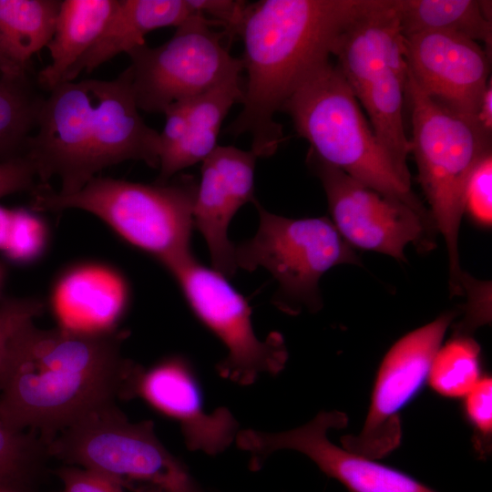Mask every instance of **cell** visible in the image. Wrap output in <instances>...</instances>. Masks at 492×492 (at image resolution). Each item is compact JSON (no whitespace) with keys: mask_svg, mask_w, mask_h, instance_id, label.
Instances as JSON below:
<instances>
[{"mask_svg":"<svg viewBox=\"0 0 492 492\" xmlns=\"http://www.w3.org/2000/svg\"><path fill=\"white\" fill-rule=\"evenodd\" d=\"M127 336L25 323L0 353V416L49 444L86 415L135 398L142 366L123 356Z\"/></svg>","mask_w":492,"mask_h":492,"instance_id":"cell-1","label":"cell"},{"mask_svg":"<svg viewBox=\"0 0 492 492\" xmlns=\"http://www.w3.org/2000/svg\"><path fill=\"white\" fill-rule=\"evenodd\" d=\"M370 0H261L248 4L240 32L247 72L242 109L227 132L251 137L257 158L284 140L274 119L310 77L327 65L348 24Z\"/></svg>","mask_w":492,"mask_h":492,"instance_id":"cell-2","label":"cell"},{"mask_svg":"<svg viewBox=\"0 0 492 492\" xmlns=\"http://www.w3.org/2000/svg\"><path fill=\"white\" fill-rule=\"evenodd\" d=\"M159 133L139 114L128 67L112 80L67 81L50 90L26 157L39 184L56 177V191L71 195L127 160L159 169Z\"/></svg>","mask_w":492,"mask_h":492,"instance_id":"cell-3","label":"cell"},{"mask_svg":"<svg viewBox=\"0 0 492 492\" xmlns=\"http://www.w3.org/2000/svg\"><path fill=\"white\" fill-rule=\"evenodd\" d=\"M297 134L310 153L377 192L399 200L424 215L411 179L395 165L378 141L359 101L335 65L310 77L284 103Z\"/></svg>","mask_w":492,"mask_h":492,"instance_id":"cell-4","label":"cell"},{"mask_svg":"<svg viewBox=\"0 0 492 492\" xmlns=\"http://www.w3.org/2000/svg\"><path fill=\"white\" fill-rule=\"evenodd\" d=\"M197 185L190 175L151 184L97 176L79 191L61 195L48 184H38L32 191L31 210L89 212L164 267L192 253Z\"/></svg>","mask_w":492,"mask_h":492,"instance_id":"cell-5","label":"cell"},{"mask_svg":"<svg viewBox=\"0 0 492 492\" xmlns=\"http://www.w3.org/2000/svg\"><path fill=\"white\" fill-rule=\"evenodd\" d=\"M405 97L411 108L412 138L418 179L430 204L434 225L449 257V290L463 294L466 276L458 256V232L466 183L477 163L491 153V138L469 119L425 95L408 75Z\"/></svg>","mask_w":492,"mask_h":492,"instance_id":"cell-6","label":"cell"},{"mask_svg":"<svg viewBox=\"0 0 492 492\" xmlns=\"http://www.w3.org/2000/svg\"><path fill=\"white\" fill-rule=\"evenodd\" d=\"M48 449L132 492H207L160 442L151 420L131 422L116 404L62 430Z\"/></svg>","mask_w":492,"mask_h":492,"instance_id":"cell-7","label":"cell"},{"mask_svg":"<svg viewBox=\"0 0 492 492\" xmlns=\"http://www.w3.org/2000/svg\"><path fill=\"white\" fill-rule=\"evenodd\" d=\"M253 203L259 227L252 238L234 245L237 268L266 269L278 282L273 302L282 311L301 306L317 311L321 277L336 265L359 263L352 246L325 217L289 219L268 211L257 200Z\"/></svg>","mask_w":492,"mask_h":492,"instance_id":"cell-8","label":"cell"},{"mask_svg":"<svg viewBox=\"0 0 492 492\" xmlns=\"http://www.w3.org/2000/svg\"><path fill=\"white\" fill-rule=\"evenodd\" d=\"M200 13L176 27L158 46L139 45L130 58L132 88L139 110L163 113L171 104L196 97L223 81L241 76V58L223 44V32Z\"/></svg>","mask_w":492,"mask_h":492,"instance_id":"cell-9","label":"cell"},{"mask_svg":"<svg viewBox=\"0 0 492 492\" xmlns=\"http://www.w3.org/2000/svg\"><path fill=\"white\" fill-rule=\"evenodd\" d=\"M164 268L197 319L225 347V356L216 364L220 377L246 386L283 369L288 354L282 336L272 333L261 340L256 335L248 302L225 276L200 264L192 253Z\"/></svg>","mask_w":492,"mask_h":492,"instance_id":"cell-10","label":"cell"},{"mask_svg":"<svg viewBox=\"0 0 492 492\" xmlns=\"http://www.w3.org/2000/svg\"><path fill=\"white\" fill-rule=\"evenodd\" d=\"M347 423L343 412L322 411L306 424L286 431L241 429L235 443L249 453L251 471L260 470L273 453L289 449L306 456L350 492H437L405 472L330 441L328 432Z\"/></svg>","mask_w":492,"mask_h":492,"instance_id":"cell-11","label":"cell"},{"mask_svg":"<svg viewBox=\"0 0 492 492\" xmlns=\"http://www.w3.org/2000/svg\"><path fill=\"white\" fill-rule=\"evenodd\" d=\"M308 163L320 179L332 222L352 246L405 261L408 243L431 247V217L384 196L309 152Z\"/></svg>","mask_w":492,"mask_h":492,"instance_id":"cell-12","label":"cell"},{"mask_svg":"<svg viewBox=\"0 0 492 492\" xmlns=\"http://www.w3.org/2000/svg\"><path fill=\"white\" fill-rule=\"evenodd\" d=\"M455 312L443 313L396 341L384 355L362 430L342 438L344 448L377 459L401 440L400 411L421 391Z\"/></svg>","mask_w":492,"mask_h":492,"instance_id":"cell-13","label":"cell"},{"mask_svg":"<svg viewBox=\"0 0 492 492\" xmlns=\"http://www.w3.org/2000/svg\"><path fill=\"white\" fill-rule=\"evenodd\" d=\"M405 56L408 75L425 95L474 123L491 80L485 48L461 35L429 31L405 36Z\"/></svg>","mask_w":492,"mask_h":492,"instance_id":"cell-14","label":"cell"},{"mask_svg":"<svg viewBox=\"0 0 492 492\" xmlns=\"http://www.w3.org/2000/svg\"><path fill=\"white\" fill-rule=\"evenodd\" d=\"M136 397L176 422L190 451L209 456L223 453L240 431L239 422L227 407L206 410L198 373L180 354L166 356L149 368L142 367Z\"/></svg>","mask_w":492,"mask_h":492,"instance_id":"cell-15","label":"cell"},{"mask_svg":"<svg viewBox=\"0 0 492 492\" xmlns=\"http://www.w3.org/2000/svg\"><path fill=\"white\" fill-rule=\"evenodd\" d=\"M257 157L251 150L217 146L201 162L193 206V223L206 241L212 268L226 278L237 271L228 227L236 212L254 197Z\"/></svg>","mask_w":492,"mask_h":492,"instance_id":"cell-16","label":"cell"},{"mask_svg":"<svg viewBox=\"0 0 492 492\" xmlns=\"http://www.w3.org/2000/svg\"><path fill=\"white\" fill-rule=\"evenodd\" d=\"M48 305L57 327L81 333L118 330L130 302L126 277L97 261H78L55 278Z\"/></svg>","mask_w":492,"mask_h":492,"instance_id":"cell-17","label":"cell"},{"mask_svg":"<svg viewBox=\"0 0 492 492\" xmlns=\"http://www.w3.org/2000/svg\"><path fill=\"white\" fill-rule=\"evenodd\" d=\"M243 95L244 85L238 76L169 106L159 133L156 181L167 182L178 172L202 162L217 148L222 121L234 104L242 102Z\"/></svg>","mask_w":492,"mask_h":492,"instance_id":"cell-18","label":"cell"},{"mask_svg":"<svg viewBox=\"0 0 492 492\" xmlns=\"http://www.w3.org/2000/svg\"><path fill=\"white\" fill-rule=\"evenodd\" d=\"M333 56L354 96L387 69L406 71L396 0H370L341 34Z\"/></svg>","mask_w":492,"mask_h":492,"instance_id":"cell-19","label":"cell"},{"mask_svg":"<svg viewBox=\"0 0 492 492\" xmlns=\"http://www.w3.org/2000/svg\"><path fill=\"white\" fill-rule=\"evenodd\" d=\"M198 14L189 0H118L104 29L91 47L67 72L62 83L90 73L120 53L145 44L150 31L179 26Z\"/></svg>","mask_w":492,"mask_h":492,"instance_id":"cell-20","label":"cell"},{"mask_svg":"<svg viewBox=\"0 0 492 492\" xmlns=\"http://www.w3.org/2000/svg\"><path fill=\"white\" fill-rule=\"evenodd\" d=\"M61 1L0 0V77L27 81L31 57L51 40Z\"/></svg>","mask_w":492,"mask_h":492,"instance_id":"cell-21","label":"cell"},{"mask_svg":"<svg viewBox=\"0 0 492 492\" xmlns=\"http://www.w3.org/2000/svg\"><path fill=\"white\" fill-rule=\"evenodd\" d=\"M118 0L61 1L53 36L46 47L51 62L39 71V87L52 90L96 42Z\"/></svg>","mask_w":492,"mask_h":492,"instance_id":"cell-22","label":"cell"},{"mask_svg":"<svg viewBox=\"0 0 492 492\" xmlns=\"http://www.w3.org/2000/svg\"><path fill=\"white\" fill-rule=\"evenodd\" d=\"M407 70L390 68L374 77L355 95L364 108L381 146L397 169L410 177L407 157L411 143L403 118Z\"/></svg>","mask_w":492,"mask_h":492,"instance_id":"cell-23","label":"cell"},{"mask_svg":"<svg viewBox=\"0 0 492 492\" xmlns=\"http://www.w3.org/2000/svg\"><path fill=\"white\" fill-rule=\"evenodd\" d=\"M404 36L439 31L482 42L490 54L492 24L477 0H396Z\"/></svg>","mask_w":492,"mask_h":492,"instance_id":"cell-24","label":"cell"},{"mask_svg":"<svg viewBox=\"0 0 492 492\" xmlns=\"http://www.w3.org/2000/svg\"><path fill=\"white\" fill-rule=\"evenodd\" d=\"M43 101L27 81L0 77V161L26 157Z\"/></svg>","mask_w":492,"mask_h":492,"instance_id":"cell-25","label":"cell"},{"mask_svg":"<svg viewBox=\"0 0 492 492\" xmlns=\"http://www.w3.org/2000/svg\"><path fill=\"white\" fill-rule=\"evenodd\" d=\"M49 458L48 443L0 416V491L24 492L42 474Z\"/></svg>","mask_w":492,"mask_h":492,"instance_id":"cell-26","label":"cell"},{"mask_svg":"<svg viewBox=\"0 0 492 492\" xmlns=\"http://www.w3.org/2000/svg\"><path fill=\"white\" fill-rule=\"evenodd\" d=\"M481 378L479 345L469 335L454 334L437 350L427 381L439 395L457 398L466 396Z\"/></svg>","mask_w":492,"mask_h":492,"instance_id":"cell-27","label":"cell"},{"mask_svg":"<svg viewBox=\"0 0 492 492\" xmlns=\"http://www.w3.org/2000/svg\"><path fill=\"white\" fill-rule=\"evenodd\" d=\"M49 238L46 222L36 211L13 209L8 238L1 252L11 262L33 263L46 251Z\"/></svg>","mask_w":492,"mask_h":492,"instance_id":"cell-28","label":"cell"},{"mask_svg":"<svg viewBox=\"0 0 492 492\" xmlns=\"http://www.w3.org/2000/svg\"><path fill=\"white\" fill-rule=\"evenodd\" d=\"M492 152L474 169L466 187L464 213L475 222L488 227L492 222Z\"/></svg>","mask_w":492,"mask_h":492,"instance_id":"cell-29","label":"cell"},{"mask_svg":"<svg viewBox=\"0 0 492 492\" xmlns=\"http://www.w3.org/2000/svg\"><path fill=\"white\" fill-rule=\"evenodd\" d=\"M190 6L223 28L230 39L240 35L247 2L238 0H189Z\"/></svg>","mask_w":492,"mask_h":492,"instance_id":"cell-30","label":"cell"},{"mask_svg":"<svg viewBox=\"0 0 492 492\" xmlns=\"http://www.w3.org/2000/svg\"><path fill=\"white\" fill-rule=\"evenodd\" d=\"M46 303L35 297H9L0 302V353L8 338L21 325L39 317Z\"/></svg>","mask_w":492,"mask_h":492,"instance_id":"cell-31","label":"cell"},{"mask_svg":"<svg viewBox=\"0 0 492 492\" xmlns=\"http://www.w3.org/2000/svg\"><path fill=\"white\" fill-rule=\"evenodd\" d=\"M465 413L481 443L487 442L492 431V379L482 376L465 396Z\"/></svg>","mask_w":492,"mask_h":492,"instance_id":"cell-32","label":"cell"},{"mask_svg":"<svg viewBox=\"0 0 492 492\" xmlns=\"http://www.w3.org/2000/svg\"><path fill=\"white\" fill-rule=\"evenodd\" d=\"M56 473L63 484L59 492H124L113 481L86 468L68 466L60 467Z\"/></svg>","mask_w":492,"mask_h":492,"instance_id":"cell-33","label":"cell"},{"mask_svg":"<svg viewBox=\"0 0 492 492\" xmlns=\"http://www.w3.org/2000/svg\"><path fill=\"white\" fill-rule=\"evenodd\" d=\"M37 179L26 157L0 161V198L20 191H33Z\"/></svg>","mask_w":492,"mask_h":492,"instance_id":"cell-34","label":"cell"},{"mask_svg":"<svg viewBox=\"0 0 492 492\" xmlns=\"http://www.w3.org/2000/svg\"><path fill=\"white\" fill-rule=\"evenodd\" d=\"M474 123L487 138H492V83L491 80L483 94Z\"/></svg>","mask_w":492,"mask_h":492,"instance_id":"cell-35","label":"cell"},{"mask_svg":"<svg viewBox=\"0 0 492 492\" xmlns=\"http://www.w3.org/2000/svg\"><path fill=\"white\" fill-rule=\"evenodd\" d=\"M13 209L0 206V251L3 250L10 231Z\"/></svg>","mask_w":492,"mask_h":492,"instance_id":"cell-36","label":"cell"},{"mask_svg":"<svg viewBox=\"0 0 492 492\" xmlns=\"http://www.w3.org/2000/svg\"><path fill=\"white\" fill-rule=\"evenodd\" d=\"M5 266L0 262V296H1L3 284L5 282Z\"/></svg>","mask_w":492,"mask_h":492,"instance_id":"cell-37","label":"cell"},{"mask_svg":"<svg viewBox=\"0 0 492 492\" xmlns=\"http://www.w3.org/2000/svg\"><path fill=\"white\" fill-rule=\"evenodd\" d=\"M0 492H5V491H0Z\"/></svg>","mask_w":492,"mask_h":492,"instance_id":"cell-38","label":"cell"}]
</instances>
